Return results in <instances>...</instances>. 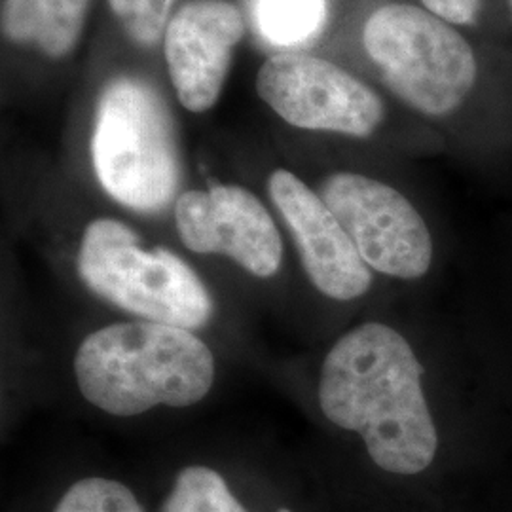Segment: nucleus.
Instances as JSON below:
<instances>
[{"instance_id":"obj_1","label":"nucleus","mask_w":512,"mask_h":512,"mask_svg":"<svg viewBox=\"0 0 512 512\" xmlns=\"http://www.w3.org/2000/svg\"><path fill=\"white\" fill-rule=\"evenodd\" d=\"M313 429L374 475L416 482L512 429V395L473 315L391 294L283 366Z\"/></svg>"},{"instance_id":"obj_16","label":"nucleus","mask_w":512,"mask_h":512,"mask_svg":"<svg viewBox=\"0 0 512 512\" xmlns=\"http://www.w3.org/2000/svg\"><path fill=\"white\" fill-rule=\"evenodd\" d=\"M503 306L499 317L475 311L473 317L484 332L512 395V272H505Z\"/></svg>"},{"instance_id":"obj_14","label":"nucleus","mask_w":512,"mask_h":512,"mask_svg":"<svg viewBox=\"0 0 512 512\" xmlns=\"http://www.w3.org/2000/svg\"><path fill=\"white\" fill-rule=\"evenodd\" d=\"M52 512H147L135 490L105 475H84L73 480L55 501Z\"/></svg>"},{"instance_id":"obj_18","label":"nucleus","mask_w":512,"mask_h":512,"mask_svg":"<svg viewBox=\"0 0 512 512\" xmlns=\"http://www.w3.org/2000/svg\"><path fill=\"white\" fill-rule=\"evenodd\" d=\"M511 4H512V0H511Z\"/></svg>"},{"instance_id":"obj_4","label":"nucleus","mask_w":512,"mask_h":512,"mask_svg":"<svg viewBox=\"0 0 512 512\" xmlns=\"http://www.w3.org/2000/svg\"><path fill=\"white\" fill-rule=\"evenodd\" d=\"M179 247L194 260L222 262L238 287L266 302L298 296L317 311L289 253V241L270 203L238 183L186 188L171 209Z\"/></svg>"},{"instance_id":"obj_15","label":"nucleus","mask_w":512,"mask_h":512,"mask_svg":"<svg viewBox=\"0 0 512 512\" xmlns=\"http://www.w3.org/2000/svg\"><path fill=\"white\" fill-rule=\"evenodd\" d=\"M171 4L173 0H109L110 10L126 35L147 48L164 37Z\"/></svg>"},{"instance_id":"obj_6","label":"nucleus","mask_w":512,"mask_h":512,"mask_svg":"<svg viewBox=\"0 0 512 512\" xmlns=\"http://www.w3.org/2000/svg\"><path fill=\"white\" fill-rule=\"evenodd\" d=\"M315 190L391 293L427 296L442 279L439 241L401 188L355 169L325 175Z\"/></svg>"},{"instance_id":"obj_10","label":"nucleus","mask_w":512,"mask_h":512,"mask_svg":"<svg viewBox=\"0 0 512 512\" xmlns=\"http://www.w3.org/2000/svg\"><path fill=\"white\" fill-rule=\"evenodd\" d=\"M243 35V16L228 0H190L171 16L165 63L184 109L203 114L217 105Z\"/></svg>"},{"instance_id":"obj_11","label":"nucleus","mask_w":512,"mask_h":512,"mask_svg":"<svg viewBox=\"0 0 512 512\" xmlns=\"http://www.w3.org/2000/svg\"><path fill=\"white\" fill-rule=\"evenodd\" d=\"M90 0H2V33L21 48L63 59L80 42Z\"/></svg>"},{"instance_id":"obj_5","label":"nucleus","mask_w":512,"mask_h":512,"mask_svg":"<svg viewBox=\"0 0 512 512\" xmlns=\"http://www.w3.org/2000/svg\"><path fill=\"white\" fill-rule=\"evenodd\" d=\"M92 167L109 200L135 215L173 209L183 192V152L164 97L137 76L112 78L95 109Z\"/></svg>"},{"instance_id":"obj_7","label":"nucleus","mask_w":512,"mask_h":512,"mask_svg":"<svg viewBox=\"0 0 512 512\" xmlns=\"http://www.w3.org/2000/svg\"><path fill=\"white\" fill-rule=\"evenodd\" d=\"M264 188L327 336L385 296L397 294L370 272L329 205L300 175L275 167Z\"/></svg>"},{"instance_id":"obj_3","label":"nucleus","mask_w":512,"mask_h":512,"mask_svg":"<svg viewBox=\"0 0 512 512\" xmlns=\"http://www.w3.org/2000/svg\"><path fill=\"white\" fill-rule=\"evenodd\" d=\"M224 351L196 330L160 321L107 317L82 330L67 376L78 401L109 420L184 412L219 387Z\"/></svg>"},{"instance_id":"obj_2","label":"nucleus","mask_w":512,"mask_h":512,"mask_svg":"<svg viewBox=\"0 0 512 512\" xmlns=\"http://www.w3.org/2000/svg\"><path fill=\"white\" fill-rule=\"evenodd\" d=\"M57 275L107 317H133L196 330L226 355L253 348L230 293L181 247L148 239L129 220H86L73 249L59 258Z\"/></svg>"},{"instance_id":"obj_12","label":"nucleus","mask_w":512,"mask_h":512,"mask_svg":"<svg viewBox=\"0 0 512 512\" xmlns=\"http://www.w3.org/2000/svg\"><path fill=\"white\" fill-rule=\"evenodd\" d=\"M156 512H255L228 475L205 459L181 465L165 490Z\"/></svg>"},{"instance_id":"obj_17","label":"nucleus","mask_w":512,"mask_h":512,"mask_svg":"<svg viewBox=\"0 0 512 512\" xmlns=\"http://www.w3.org/2000/svg\"><path fill=\"white\" fill-rule=\"evenodd\" d=\"M425 10L450 25H473L480 10V0H421Z\"/></svg>"},{"instance_id":"obj_8","label":"nucleus","mask_w":512,"mask_h":512,"mask_svg":"<svg viewBox=\"0 0 512 512\" xmlns=\"http://www.w3.org/2000/svg\"><path fill=\"white\" fill-rule=\"evenodd\" d=\"M363 44L389 90L425 116L454 112L475 86L469 42L420 6L389 2L374 10L366 19Z\"/></svg>"},{"instance_id":"obj_9","label":"nucleus","mask_w":512,"mask_h":512,"mask_svg":"<svg viewBox=\"0 0 512 512\" xmlns=\"http://www.w3.org/2000/svg\"><path fill=\"white\" fill-rule=\"evenodd\" d=\"M258 97L289 126L353 139L372 137L384 103L359 78L313 55H275L256 74Z\"/></svg>"},{"instance_id":"obj_13","label":"nucleus","mask_w":512,"mask_h":512,"mask_svg":"<svg viewBox=\"0 0 512 512\" xmlns=\"http://www.w3.org/2000/svg\"><path fill=\"white\" fill-rule=\"evenodd\" d=\"M262 35L277 46H293L315 37L327 21L325 0H258Z\"/></svg>"}]
</instances>
